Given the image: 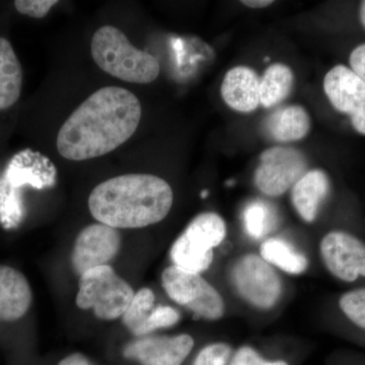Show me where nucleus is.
Listing matches in <instances>:
<instances>
[{
    "mask_svg": "<svg viewBox=\"0 0 365 365\" xmlns=\"http://www.w3.org/2000/svg\"><path fill=\"white\" fill-rule=\"evenodd\" d=\"M179 319V312L175 309L174 307L169 306L155 307L143 327L140 337L155 332L158 329L169 328V327L176 325Z\"/></svg>",
    "mask_w": 365,
    "mask_h": 365,
    "instance_id": "obj_23",
    "label": "nucleus"
},
{
    "mask_svg": "<svg viewBox=\"0 0 365 365\" xmlns=\"http://www.w3.org/2000/svg\"><path fill=\"white\" fill-rule=\"evenodd\" d=\"M56 4H58L57 0H16L14 2L19 13L34 19L44 18Z\"/></svg>",
    "mask_w": 365,
    "mask_h": 365,
    "instance_id": "obj_25",
    "label": "nucleus"
},
{
    "mask_svg": "<svg viewBox=\"0 0 365 365\" xmlns=\"http://www.w3.org/2000/svg\"><path fill=\"white\" fill-rule=\"evenodd\" d=\"M332 184L328 173L322 169L307 170L292 187V201L297 212L307 223L318 217L322 204L330 194Z\"/></svg>",
    "mask_w": 365,
    "mask_h": 365,
    "instance_id": "obj_14",
    "label": "nucleus"
},
{
    "mask_svg": "<svg viewBox=\"0 0 365 365\" xmlns=\"http://www.w3.org/2000/svg\"><path fill=\"white\" fill-rule=\"evenodd\" d=\"M230 355L232 347L227 343H213L198 353L194 365H227Z\"/></svg>",
    "mask_w": 365,
    "mask_h": 365,
    "instance_id": "obj_24",
    "label": "nucleus"
},
{
    "mask_svg": "<svg viewBox=\"0 0 365 365\" xmlns=\"http://www.w3.org/2000/svg\"><path fill=\"white\" fill-rule=\"evenodd\" d=\"M260 254L262 258L270 265L292 275H299L306 272L309 267V261L306 256L295 251L283 240L269 239L262 242Z\"/></svg>",
    "mask_w": 365,
    "mask_h": 365,
    "instance_id": "obj_19",
    "label": "nucleus"
},
{
    "mask_svg": "<svg viewBox=\"0 0 365 365\" xmlns=\"http://www.w3.org/2000/svg\"><path fill=\"white\" fill-rule=\"evenodd\" d=\"M357 20L365 32V0L359 2V9H357Z\"/></svg>",
    "mask_w": 365,
    "mask_h": 365,
    "instance_id": "obj_30",
    "label": "nucleus"
},
{
    "mask_svg": "<svg viewBox=\"0 0 365 365\" xmlns=\"http://www.w3.org/2000/svg\"><path fill=\"white\" fill-rule=\"evenodd\" d=\"M311 129V118L304 107L289 105L271 113L264 123V130L273 140L290 143L300 140Z\"/></svg>",
    "mask_w": 365,
    "mask_h": 365,
    "instance_id": "obj_16",
    "label": "nucleus"
},
{
    "mask_svg": "<svg viewBox=\"0 0 365 365\" xmlns=\"http://www.w3.org/2000/svg\"><path fill=\"white\" fill-rule=\"evenodd\" d=\"M58 365H95L85 355L81 353H74L66 359H62Z\"/></svg>",
    "mask_w": 365,
    "mask_h": 365,
    "instance_id": "obj_28",
    "label": "nucleus"
},
{
    "mask_svg": "<svg viewBox=\"0 0 365 365\" xmlns=\"http://www.w3.org/2000/svg\"><path fill=\"white\" fill-rule=\"evenodd\" d=\"M347 66L365 81V42L352 48L348 55Z\"/></svg>",
    "mask_w": 365,
    "mask_h": 365,
    "instance_id": "obj_27",
    "label": "nucleus"
},
{
    "mask_svg": "<svg viewBox=\"0 0 365 365\" xmlns=\"http://www.w3.org/2000/svg\"><path fill=\"white\" fill-rule=\"evenodd\" d=\"M155 297L150 288H143L134 294L130 304L122 316V321L129 331L137 337L141 332L151 312L155 309Z\"/></svg>",
    "mask_w": 365,
    "mask_h": 365,
    "instance_id": "obj_20",
    "label": "nucleus"
},
{
    "mask_svg": "<svg viewBox=\"0 0 365 365\" xmlns=\"http://www.w3.org/2000/svg\"><path fill=\"white\" fill-rule=\"evenodd\" d=\"M141 115L140 102L131 91L119 86L100 88L62 125L57 150L76 162L102 157L135 133Z\"/></svg>",
    "mask_w": 365,
    "mask_h": 365,
    "instance_id": "obj_1",
    "label": "nucleus"
},
{
    "mask_svg": "<svg viewBox=\"0 0 365 365\" xmlns=\"http://www.w3.org/2000/svg\"><path fill=\"white\" fill-rule=\"evenodd\" d=\"M228 107L241 113L256 111L260 106V78L248 66H237L225 74L220 88Z\"/></svg>",
    "mask_w": 365,
    "mask_h": 365,
    "instance_id": "obj_13",
    "label": "nucleus"
},
{
    "mask_svg": "<svg viewBox=\"0 0 365 365\" xmlns=\"http://www.w3.org/2000/svg\"><path fill=\"white\" fill-rule=\"evenodd\" d=\"M273 2L272 0H244L242 4L250 9H264L271 6Z\"/></svg>",
    "mask_w": 365,
    "mask_h": 365,
    "instance_id": "obj_29",
    "label": "nucleus"
},
{
    "mask_svg": "<svg viewBox=\"0 0 365 365\" xmlns=\"http://www.w3.org/2000/svg\"><path fill=\"white\" fill-rule=\"evenodd\" d=\"M294 83L290 67L283 63L269 66L260 78V104L265 108L280 104L292 93Z\"/></svg>",
    "mask_w": 365,
    "mask_h": 365,
    "instance_id": "obj_18",
    "label": "nucleus"
},
{
    "mask_svg": "<svg viewBox=\"0 0 365 365\" xmlns=\"http://www.w3.org/2000/svg\"><path fill=\"white\" fill-rule=\"evenodd\" d=\"M244 225L247 232L254 239H261L274 225L272 209L262 201H254L244 211Z\"/></svg>",
    "mask_w": 365,
    "mask_h": 365,
    "instance_id": "obj_21",
    "label": "nucleus"
},
{
    "mask_svg": "<svg viewBox=\"0 0 365 365\" xmlns=\"http://www.w3.org/2000/svg\"><path fill=\"white\" fill-rule=\"evenodd\" d=\"M307 172V160L302 151L284 146H273L262 153L254 181L262 193L281 196L292 189Z\"/></svg>",
    "mask_w": 365,
    "mask_h": 365,
    "instance_id": "obj_9",
    "label": "nucleus"
},
{
    "mask_svg": "<svg viewBox=\"0 0 365 365\" xmlns=\"http://www.w3.org/2000/svg\"><path fill=\"white\" fill-rule=\"evenodd\" d=\"M339 307L346 318L365 330V288L346 292L340 297Z\"/></svg>",
    "mask_w": 365,
    "mask_h": 365,
    "instance_id": "obj_22",
    "label": "nucleus"
},
{
    "mask_svg": "<svg viewBox=\"0 0 365 365\" xmlns=\"http://www.w3.org/2000/svg\"><path fill=\"white\" fill-rule=\"evenodd\" d=\"M230 277L237 294L257 309H272L282 294L279 274L258 255L241 257L232 266Z\"/></svg>",
    "mask_w": 365,
    "mask_h": 365,
    "instance_id": "obj_7",
    "label": "nucleus"
},
{
    "mask_svg": "<svg viewBox=\"0 0 365 365\" xmlns=\"http://www.w3.org/2000/svg\"><path fill=\"white\" fill-rule=\"evenodd\" d=\"M121 247L118 230L103 223H95L79 232L71 254L72 267L83 275L91 269L108 265Z\"/></svg>",
    "mask_w": 365,
    "mask_h": 365,
    "instance_id": "obj_11",
    "label": "nucleus"
},
{
    "mask_svg": "<svg viewBox=\"0 0 365 365\" xmlns=\"http://www.w3.org/2000/svg\"><path fill=\"white\" fill-rule=\"evenodd\" d=\"M134 294L133 288L111 266H100L81 275L76 304L79 309H93L98 319L110 321L123 316Z\"/></svg>",
    "mask_w": 365,
    "mask_h": 365,
    "instance_id": "obj_5",
    "label": "nucleus"
},
{
    "mask_svg": "<svg viewBox=\"0 0 365 365\" xmlns=\"http://www.w3.org/2000/svg\"><path fill=\"white\" fill-rule=\"evenodd\" d=\"M193 338L188 334L176 336H143L124 348L126 359L141 365H182L193 349Z\"/></svg>",
    "mask_w": 365,
    "mask_h": 365,
    "instance_id": "obj_12",
    "label": "nucleus"
},
{
    "mask_svg": "<svg viewBox=\"0 0 365 365\" xmlns=\"http://www.w3.org/2000/svg\"><path fill=\"white\" fill-rule=\"evenodd\" d=\"M32 290L23 273L0 265V321L23 318L32 304Z\"/></svg>",
    "mask_w": 365,
    "mask_h": 365,
    "instance_id": "obj_15",
    "label": "nucleus"
},
{
    "mask_svg": "<svg viewBox=\"0 0 365 365\" xmlns=\"http://www.w3.org/2000/svg\"><path fill=\"white\" fill-rule=\"evenodd\" d=\"M322 259L329 272L344 282L365 277V244L345 230H332L319 245Z\"/></svg>",
    "mask_w": 365,
    "mask_h": 365,
    "instance_id": "obj_10",
    "label": "nucleus"
},
{
    "mask_svg": "<svg viewBox=\"0 0 365 365\" xmlns=\"http://www.w3.org/2000/svg\"><path fill=\"white\" fill-rule=\"evenodd\" d=\"M91 56L102 71L126 83H153L160 66L150 53L138 49L121 30L113 26L98 29L91 44Z\"/></svg>",
    "mask_w": 365,
    "mask_h": 365,
    "instance_id": "obj_3",
    "label": "nucleus"
},
{
    "mask_svg": "<svg viewBox=\"0 0 365 365\" xmlns=\"http://www.w3.org/2000/svg\"><path fill=\"white\" fill-rule=\"evenodd\" d=\"M23 69L11 42L0 37V111L13 107L21 97Z\"/></svg>",
    "mask_w": 365,
    "mask_h": 365,
    "instance_id": "obj_17",
    "label": "nucleus"
},
{
    "mask_svg": "<svg viewBox=\"0 0 365 365\" xmlns=\"http://www.w3.org/2000/svg\"><path fill=\"white\" fill-rule=\"evenodd\" d=\"M162 284L170 299L200 318L215 321L225 314L222 295L200 273L172 265L163 271Z\"/></svg>",
    "mask_w": 365,
    "mask_h": 365,
    "instance_id": "obj_6",
    "label": "nucleus"
},
{
    "mask_svg": "<svg viewBox=\"0 0 365 365\" xmlns=\"http://www.w3.org/2000/svg\"><path fill=\"white\" fill-rule=\"evenodd\" d=\"M227 237V225L215 212L200 213L193 218L170 249V259L178 267L202 273L213 262V250Z\"/></svg>",
    "mask_w": 365,
    "mask_h": 365,
    "instance_id": "obj_4",
    "label": "nucleus"
},
{
    "mask_svg": "<svg viewBox=\"0 0 365 365\" xmlns=\"http://www.w3.org/2000/svg\"><path fill=\"white\" fill-rule=\"evenodd\" d=\"M228 365H289L284 360H265L254 348L244 346L235 352Z\"/></svg>",
    "mask_w": 365,
    "mask_h": 365,
    "instance_id": "obj_26",
    "label": "nucleus"
},
{
    "mask_svg": "<svg viewBox=\"0 0 365 365\" xmlns=\"http://www.w3.org/2000/svg\"><path fill=\"white\" fill-rule=\"evenodd\" d=\"M324 93L334 110L347 118L353 130L365 136V81L347 64H336L327 72Z\"/></svg>",
    "mask_w": 365,
    "mask_h": 365,
    "instance_id": "obj_8",
    "label": "nucleus"
},
{
    "mask_svg": "<svg viewBox=\"0 0 365 365\" xmlns=\"http://www.w3.org/2000/svg\"><path fill=\"white\" fill-rule=\"evenodd\" d=\"M174 193L169 182L148 174H127L101 182L88 197L95 220L116 228H140L169 215Z\"/></svg>",
    "mask_w": 365,
    "mask_h": 365,
    "instance_id": "obj_2",
    "label": "nucleus"
}]
</instances>
